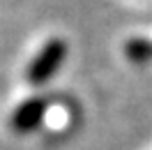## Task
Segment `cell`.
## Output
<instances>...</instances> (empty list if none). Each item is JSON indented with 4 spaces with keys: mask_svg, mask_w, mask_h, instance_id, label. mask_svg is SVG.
<instances>
[{
    "mask_svg": "<svg viewBox=\"0 0 152 150\" xmlns=\"http://www.w3.org/2000/svg\"><path fill=\"white\" fill-rule=\"evenodd\" d=\"M67 56V44L62 39H51L46 42L42 51H39L35 60L30 62L28 72H26V79H28L32 85H42L46 83L51 76L58 72V67L62 65V60Z\"/></svg>",
    "mask_w": 152,
    "mask_h": 150,
    "instance_id": "obj_1",
    "label": "cell"
},
{
    "mask_svg": "<svg viewBox=\"0 0 152 150\" xmlns=\"http://www.w3.org/2000/svg\"><path fill=\"white\" fill-rule=\"evenodd\" d=\"M44 113H46V102H44V99H39V97L28 99V102H23L19 109L14 111V115H12V127H14V132H19V134L32 132L39 122H42Z\"/></svg>",
    "mask_w": 152,
    "mask_h": 150,
    "instance_id": "obj_2",
    "label": "cell"
},
{
    "mask_svg": "<svg viewBox=\"0 0 152 150\" xmlns=\"http://www.w3.org/2000/svg\"><path fill=\"white\" fill-rule=\"evenodd\" d=\"M124 53L132 62H148V60H152V42L143 37L129 39L124 46Z\"/></svg>",
    "mask_w": 152,
    "mask_h": 150,
    "instance_id": "obj_3",
    "label": "cell"
}]
</instances>
